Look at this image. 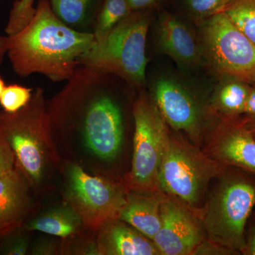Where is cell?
<instances>
[{"label": "cell", "instance_id": "cell-1", "mask_svg": "<svg viewBox=\"0 0 255 255\" xmlns=\"http://www.w3.org/2000/svg\"><path fill=\"white\" fill-rule=\"evenodd\" d=\"M113 74L81 65L50 100L52 140L61 162L117 181V166L127 141L122 102L111 87Z\"/></svg>", "mask_w": 255, "mask_h": 255}, {"label": "cell", "instance_id": "cell-2", "mask_svg": "<svg viewBox=\"0 0 255 255\" xmlns=\"http://www.w3.org/2000/svg\"><path fill=\"white\" fill-rule=\"evenodd\" d=\"M95 41L92 32L65 24L50 0H39L24 27L8 36L7 55L18 76L39 73L53 82L68 81Z\"/></svg>", "mask_w": 255, "mask_h": 255}, {"label": "cell", "instance_id": "cell-3", "mask_svg": "<svg viewBox=\"0 0 255 255\" xmlns=\"http://www.w3.org/2000/svg\"><path fill=\"white\" fill-rule=\"evenodd\" d=\"M0 130L37 197L58 189L62 162L52 140L43 89L33 90L31 100L18 112H0Z\"/></svg>", "mask_w": 255, "mask_h": 255}, {"label": "cell", "instance_id": "cell-4", "mask_svg": "<svg viewBox=\"0 0 255 255\" xmlns=\"http://www.w3.org/2000/svg\"><path fill=\"white\" fill-rule=\"evenodd\" d=\"M144 11H132L102 39L94 41L80 65L113 74L135 86L143 84L150 26V18Z\"/></svg>", "mask_w": 255, "mask_h": 255}, {"label": "cell", "instance_id": "cell-5", "mask_svg": "<svg viewBox=\"0 0 255 255\" xmlns=\"http://www.w3.org/2000/svg\"><path fill=\"white\" fill-rule=\"evenodd\" d=\"M223 167L196 145L169 133L159 167L157 189L199 216L210 182L221 175Z\"/></svg>", "mask_w": 255, "mask_h": 255}, {"label": "cell", "instance_id": "cell-6", "mask_svg": "<svg viewBox=\"0 0 255 255\" xmlns=\"http://www.w3.org/2000/svg\"><path fill=\"white\" fill-rule=\"evenodd\" d=\"M255 205L254 182L238 175L221 177L199 214L208 241L243 253L245 229Z\"/></svg>", "mask_w": 255, "mask_h": 255}, {"label": "cell", "instance_id": "cell-7", "mask_svg": "<svg viewBox=\"0 0 255 255\" xmlns=\"http://www.w3.org/2000/svg\"><path fill=\"white\" fill-rule=\"evenodd\" d=\"M58 189L62 199L78 213L85 228L93 232L119 219L129 191L122 182L89 173L68 162H62Z\"/></svg>", "mask_w": 255, "mask_h": 255}, {"label": "cell", "instance_id": "cell-8", "mask_svg": "<svg viewBox=\"0 0 255 255\" xmlns=\"http://www.w3.org/2000/svg\"><path fill=\"white\" fill-rule=\"evenodd\" d=\"M132 117L131 162L122 183L129 191L155 192L169 132L155 101L145 94L134 101Z\"/></svg>", "mask_w": 255, "mask_h": 255}, {"label": "cell", "instance_id": "cell-9", "mask_svg": "<svg viewBox=\"0 0 255 255\" xmlns=\"http://www.w3.org/2000/svg\"><path fill=\"white\" fill-rule=\"evenodd\" d=\"M204 41L209 59L220 73L255 82V43L223 13H214L208 20Z\"/></svg>", "mask_w": 255, "mask_h": 255}, {"label": "cell", "instance_id": "cell-10", "mask_svg": "<svg viewBox=\"0 0 255 255\" xmlns=\"http://www.w3.org/2000/svg\"><path fill=\"white\" fill-rule=\"evenodd\" d=\"M162 194V224L152 240L154 244L161 255H194L197 247L206 241L200 219L180 201Z\"/></svg>", "mask_w": 255, "mask_h": 255}, {"label": "cell", "instance_id": "cell-11", "mask_svg": "<svg viewBox=\"0 0 255 255\" xmlns=\"http://www.w3.org/2000/svg\"><path fill=\"white\" fill-rule=\"evenodd\" d=\"M155 102L164 122L185 132L197 145L201 138L199 110L187 91L172 80H159L155 87Z\"/></svg>", "mask_w": 255, "mask_h": 255}, {"label": "cell", "instance_id": "cell-12", "mask_svg": "<svg viewBox=\"0 0 255 255\" xmlns=\"http://www.w3.org/2000/svg\"><path fill=\"white\" fill-rule=\"evenodd\" d=\"M36 197L17 167L0 177V236L22 227L40 205Z\"/></svg>", "mask_w": 255, "mask_h": 255}, {"label": "cell", "instance_id": "cell-13", "mask_svg": "<svg viewBox=\"0 0 255 255\" xmlns=\"http://www.w3.org/2000/svg\"><path fill=\"white\" fill-rule=\"evenodd\" d=\"M205 153L223 166L255 173V137L246 126L219 127L210 137Z\"/></svg>", "mask_w": 255, "mask_h": 255}, {"label": "cell", "instance_id": "cell-14", "mask_svg": "<svg viewBox=\"0 0 255 255\" xmlns=\"http://www.w3.org/2000/svg\"><path fill=\"white\" fill-rule=\"evenodd\" d=\"M97 245L99 255H161L153 241L119 219L97 231Z\"/></svg>", "mask_w": 255, "mask_h": 255}, {"label": "cell", "instance_id": "cell-15", "mask_svg": "<svg viewBox=\"0 0 255 255\" xmlns=\"http://www.w3.org/2000/svg\"><path fill=\"white\" fill-rule=\"evenodd\" d=\"M22 227L30 232L38 231L62 239L75 237L87 231L78 213L62 198L45 209L39 205Z\"/></svg>", "mask_w": 255, "mask_h": 255}, {"label": "cell", "instance_id": "cell-16", "mask_svg": "<svg viewBox=\"0 0 255 255\" xmlns=\"http://www.w3.org/2000/svg\"><path fill=\"white\" fill-rule=\"evenodd\" d=\"M162 192L142 194L128 191L127 202L121 211L119 219L152 241L162 224Z\"/></svg>", "mask_w": 255, "mask_h": 255}, {"label": "cell", "instance_id": "cell-17", "mask_svg": "<svg viewBox=\"0 0 255 255\" xmlns=\"http://www.w3.org/2000/svg\"><path fill=\"white\" fill-rule=\"evenodd\" d=\"M159 44L164 53L184 63L197 58L198 46L185 25L172 16H164L159 27Z\"/></svg>", "mask_w": 255, "mask_h": 255}, {"label": "cell", "instance_id": "cell-18", "mask_svg": "<svg viewBox=\"0 0 255 255\" xmlns=\"http://www.w3.org/2000/svg\"><path fill=\"white\" fill-rule=\"evenodd\" d=\"M103 0H50L52 9L65 24L80 31L92 32Z\"/></svg>", "mask_w": 255, "mask_h": 255}, {"label": "cell", "instance_id": "cell-19", "mask_svg": "<svg viewBox=\"0 0 255 255\" xmlns=\"http://www.w3.org/2000/svg\"><path fill=\"white\" fill-rule=\"evenodd\" d=\"M216 12L223 13L255 43V0H226Z\"/></svg>", "mask_w": 255, "mask_h": 255}, {"label": "cell", "instance_id": "cell-20", "mask_svg": "<svg viewBox=\"0 0 255 255\" xmlns=\"http://www.w3.org/2000/svg\"><path fill=\"white\" fill-rule=\"evenodd\" d=\"M131 12L127 0H103L92 29L95 41L102 39Z\"/></svg>", "mask_w": 255, "mask_h": 255}, {"label": "cell", "instance_id": "cell-21", "mask_svg": "<svg viewBox=\"0 0 255 255\" xmlns=\"http://www.w3.org/2000/svg\"><path fill=\"white\" fill-rule=\"evenodd\" d=\"M250 91L251 88L246 82L232 79L220 89L216 105L221 112L228 116L243 114Z\"/></svg>", "mask_w": 255, "mask_h": 255}, {"label": "cell", "instance_id": "cell-22", "mask_svg": "<svg viewBox=\"0 0 255 255\" xmlns=\"http://www.w3.org/2000/svg\"><path fill=\"white\" fill-rule=\"evenodd\" d=\"M33 92V89L17 84L6 85L0 97V105L4 112L14 113L27 105Z\"/></svg>", "mask_w": 255, "mask_h": 255}, {"label": "cell", "instance_id": "cell-23", "mask_svg": "<svg viewBox=\"0 0 255 255\" xmlns=\"http://www.w3.org/2000/svg\"><path fill=\"white\" fill-rule=\"evenodd\" d=\"M30 231L23 227L17 228L0 236V255H24L28 254L31 246Z\"/></svg>", "mask_w": 255, "mask_h": 255}, {"label": "cell", "instance_id": "cell-24", "mask_svg": "<svg viewBox=\"0 0 255 255\" xmlns=\"http://www.w3.org/2000/svg\"><path fill=\"white\" fill-rule=\"evenodd\" d=\"M62 239L58 238H41L30 246L29 255H61Z\"/></svg>", "mask_w": 255, "mask_h": 255}, {"label": "cell", "instance_id": "cell-25", "mask_svg": "<svg viewBox=\"0 0 255 255\" xmlns=\"http://www.w3.org/2000/svg\"><path fill=\"white\" fill-rule=\"evenodd\" d=\"M16 167L12 149L0 130V177Z\"/></svg>", "mask_w": 255, "mask_h": 255}, {"label": "cell", "instance_id": "cell-26", "mask_svg": "<svg viewBox=\"0 0 255 255\" xmlns=\"http://www.w3.org/2000/svg\"><path fill=\"white\" fill-rule=\"evenodd\" d=\"M226 0H188L189 9L197 14H214Z\"/></svg>", "mask_w": 255, "mask_h": 255}, {"label": "cell", "instance_id": "cell-27", "mask_svg": "<svg viewBox=\"0 0 255 255\" xmlns=\"http://www.w3.org/2000/svg\"><path fill=\"white\" fill-rule=\"evenodd\" d=\"M229 253L233 251L206 240L197 247L194 255H227Z\"/></svg>", "mask_w": 255, "mask_h": 255}, {"label": "cell", "instance_id": "cell-28", "mask_svg": "<svg viewBox=\"0 0 255 255\" xmlns=\"http://www.w3.org/2000/svg\"><path fill=\"white\" fill-rule=\"evenodd\" d=\"M158 0H127L132 11H142L152 7Z\"/></svg>", "mask_w": 255, "mask_h": 255}, {"label": "cell", "instance_id": "cell-29", "mask_svg": "<svg viewBox=\"0 0 255 255\" xmlns=\"http://www.w3.org/2000/svg\"><path fill=\"white\" fill-rule=\"evenodd\" d=\"M244 113L251 118H255V87L251 88L248 100H247Z\"/></svg>", "mask_w": 255, "mask_h": 255}, {"label": "cell", "instance_id": "cell-30", "mask_svg": "<svg viewBox=\"0 0 255 255\" xmlns=\"http://www.w3.org/2000/svg\"><path fill=\"white\" fill-rule=\"evenodd\" d=\"M243 253L246 255H255V224L250 230L246 248Z\"/></svg>", "mask_w": 255, "mask_h": 255}, {"label": "cell", "instance_id": "cell-31", "mask_svg": "<svg viewBox=\"0 0 255 255\" xmlns=\"http://www.w3.org/2000/svg\"><path fill=\"white\" fill-rule=\"evenodd\" d=\"M8 36L0 35V65L2 64L7 53Z\"/></svg>", "mask_w": 255, "mask_h": 255}, {"label": "cell", "instance_id": "cell-32", "mask_svg": "<svg viewBox=\"0 0 255 255\" xmlns=\"http://www.w3.org/2000/svg\"><path fill=\"white\" fill-rule=\"evenodd\" d=\"M35 0H18V4L23 9L31 11L34 9L35 6H33Z\"/></svg>", "mask_w": 255, "mask_h": 255}, {"label": "cell", "instance_id": "cell-33", "mask_svg": "<svg viewBox=\"0 0 255 255\" xmlns=\"http://www.w3.org/2000/svg\"><path fill=\"white\" fill-rule=\"evenodd\" d=\"M245 126H246L247 128L251 132V133L253 134L255 137V118H251V117H250L249 121H248V123Z\"/></svg>", "mask_w": 255, "mask_h": 255}, {"label": "cell", "instance_id": "cell-34", "mask_svg": "<svg viewBox=\"0 0 255 255\" xmlns=\"http://www.w3.org/2000/svg\"><path fill=\"white\" fill-rule=\"evenodd\" d=\"M5 87H6V85H5L4 80H3V79L1 78V77L0 76V97H1V93H2Z\"/></svg>", "mask_w": 255, "mask_h": 255}]
</instances>
